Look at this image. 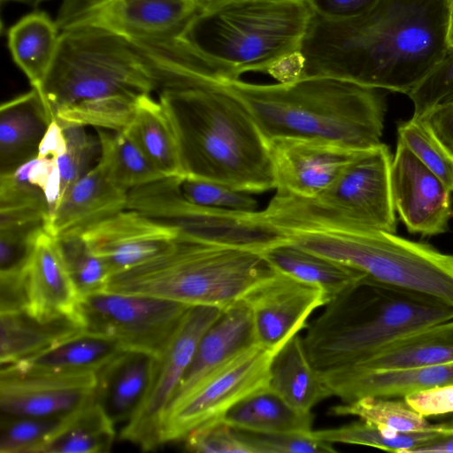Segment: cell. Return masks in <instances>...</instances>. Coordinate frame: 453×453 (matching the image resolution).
I'll return each instance as SVG.
<instances>
[{
	"label": "cell",
	"instance_id": "cell-22",
	"mask_svg": "<svg viewBox=\"0 0 453 453\" xmlns=\"http://www.w3.org/2000/svg\"><path fill=\"white\" fill-rule=\"evenodd\" d=\"M127 194L110 180L97 161L64 194L50 215L45 230L55 238L81 234L88 227L127 209Z\"/></svg>",
	"mask_w": 453,
	"mask_h": 453
},
{
	"label": "cell",
	"instance_id": "cell-25",
	"mask_svg": "<svg viewBox=\"0 0 453 453\" xmlns=\"http://www.w3.org/2000/svg\"><path fill=\"white\" fill-rule=\"evenodd\" d=\"M53 117L40 92L30 91L0 107V175L37 157Z\"/></svg>",
	"mask_w": 453,
	"mask_h": 453
},
{
	"label": "cell",
	"instance_id": "cell-2",
	"mask_svg": "<svg viewBox=\"0 0 453 453\" xmlns=\"http://www.w3.org/2000/svg\"><path fill=\"white\" fill-rule=\"evenodd\" d=\"M222 76L218 64L183 38L143 42L104 29L80 27L60 32L42 96L53 116L58 109L84 100L136 98L163 88L214 84Z\"/></svg>",
	"mask_w": 453,
	"mask_h": 453
},
{
	"label": "cell",
	"instance_id": "cell-19",
	"mask_svg": "<svg viewBox=\"0 0 453 453\" xmlns=\"http://www.w3.org/2000/svg\"><path fill=\"white\" fill-rule=\"evenodd\" d=\"M179 229L135 210L125 209L81 233L110 275L139 265L169 248Z\"/></svg>",
	"mask_w": 453,
	"mask_h": 453
},
{
	"label": "cell",
	"instance_id": "cell-31",
	"mask_svg": "<svg viewBox=\"0 0 453 453\" xmlns=\"http://www.w3.org/2000/svg\"><path fill=\"white\" fill-rule=\"evenodd\" d=\"M221 418L235 429L263 433L311 432L313 415L296 410L268 387L242 399Z\"/></svg>",
	"mask_w": 453,
	"mask_h": 453
},
{
	"label": "cell",
	"instance_id": "cell-14",
	"mask_svg": "<svg viewBox=\"0 0 453 453\" xmlns=\"http://www.w3.org/2000/svg\"><path fill=\"white\" fill-rule=\"evenodd\" d=\"M223 309L192 306L159 359L157 373L145 399L122 428L120 439L152 450L161 443V424L185 372L190 365L197 345Z\"/></svg>",
	"mask_w": 453,
	"mask_h": 453
},
{
	"label": "cell",
	"instance_id": "cell-48",
	"mask_svg": "<svg viewBox=\"0 0 453 453\" xmlns=\"http://www.w3.org/2000/svg\"><path fill=\"white\" fill-rule=\"evenodd\" d=\"M380 0H307L314 15L326 19H343L371 9Z\"/></svg>",
	"mask_w": 453,
	"mask_h": 453
},
{
	"label": "cell",
	"instance_id": "cell-45",
	"mask_svg": "<svg viewBox=\"0 0 453 453\" xmlns=\"http://www.w3.org/2000/svg\"><path fill=\"white\" fill-rule=\"evenodd\" d=\"M408 96L414 106L413 115L421 117L435 105L453 102V49L412 89Z\"/></svg>",
	"mask_w": 453,
	"mask_h": 453
},
{
	"label": "cell",
	"instance_id": "cell-52",
	"mask_svg": "<svg viewBox=\"0 0 453 453\" xmlns=\"http://www.w3.org/2000/svg\"><path fill=\"white\" fill-rule=\"evenodd\" d=\"M448 42L449 48L453 49V0L450 2L448 21Z\"/></svg>",
	"mask_w": 453,
	"mask_h": 453
},
{
	"label": "cell",
	"instance_id": "cell-33",
	"mask_svg": "<svg viewBox=\"0 0 453 453\" xmlns=\"http://www.w3.org/2000/svg\"><path fill=\"white\" fill-rule=\"evenodd\" d=\"M125 130L165 177L183 174L173 127L160 103L150 95L139 97L133 121Z\"/></svg>",
	"mask_w": 453,
	"mask_h": 453
},
{
	"label": "cell",
	"instance_id": "cell-51",
	"mask_svg": "<svg viewBox=\"0 0 453 453\" xmlns=\"http://www.w3.org/2000/svg\"><path fill=\"white\" fill-rule=\"evenodd\" d=\"M453 453V424H440L438 434L413 453Z\"/></svg>",
	"mask_w": 453,
	"mask_h": 453
},
{
	"label": "cell",
	"instance_id": "cell-39",
	"mask_svg": "<svg viewBox=\"0 0 453 453\" xmlns=\"http://www.w3.org/2000/svg\"><path fill=\"white\" fill-rule=\"evenodd\" d=\"M397 140L453 192V156L420 117L398 122Z\"/></svg>",
	"mask_w": 453,
	"mask_h": 453
},
{
	"label": "cell",
	"instance_id": "cell-16",
	"mask_svg": "<svg viewBox=\"0 0 453 453\" xmlns=\"http://www.w3.org/2000/svg\"><path fill=\"white\" fill-rule=\"evenodd\" d=\"M248 304L257 344L277 352L307 327V320L328 299L319 288L275 272L242 299Z\"/></svg>",
	"mask_w": 453,
	"mask_h": 453
},
{
	"label": "cell",
	"instance_id": "cell-46",
	"mask_svg": "<svg viewBox=\"0 0 453 453\" xmlns=\"http://www.w3.org/2000/svg\"><path fill=\"white\" fill-rule=\"evenodd\" d=\"M185 439L186 449L200 453H251L236 429L221 418L207 421L189 432Z\"/></svg>",
	"mask_w": 453,
	"mask_h": 453
},
{
	"label": "cell",
	"instance_id": "cell-32",
	"mask_svg": "<svg viewBox=\"0 0 453 453\" xmlns=\"http://www.w3.org/2000/svg\"><path fill=\"white\" fill-rule=\"evenodd\" d=\"M122 348L115 340L82 332L12 365L19 370L49 372L98 371Z\"/></svg>",
	"mask_w": 453,
	"mask_h": 453
},
{
	"label": "cell",
	"instance_id": "cell-27",
	"mask_svg": "<svg viewBox=\"0 0 453 453\" xmlns=\"http://www.w3.org/2000/svg\"><path fill=\"white\" fill-rule=\"evenodd\" d=\"M268 388L292 407L305 412L333 395L311 365L299 334L293 336L274 353Z\"/></svg>",
	"mask_w": 453,
	"mask_h": 453
},
{
	"label": "cell",
	"instance_id": "cell-7",
	"mask_svg": "<svg viewBox=\"0 0 453 453\" xmlns=\"http://www.w3.org/2000/svg\"><path fill=\"white\" fill-rule=\"evenodd\" d=\"M313 15L307 0H237L200 12L183 39L238 77L259 72L291 81Z\"/></svg>",
	"mask_w": 453,
	"mask_h": 453
},
{
	"label": "cell",
	"instance_id": "cell-37",
	"mask_svg": "<svg viewBox=\"0 0 453 453\" xmlns=\"http://www.w3.org/2000/svg\"><path fill=\"white\" fill-rule=\"evenodd\" d=\"M334 416H356L366 422L400 433L423 432L431 429L425 416L411 408L404 398L365 396L350 403L332 407Z\"/></svg>",
	"mask_w": 453,
	"mask_h": 453
},
{
	"label": "cell",
	"instance_id": "cell-10",
	"mask_svg": "<svg viewBox=\"0 0 453 453\" xmlns=\"http://www.w3.org/2000/svg\"><path fill=\"white\" fill-rule=\"evenodd\" d=\"M191 307L158 297L99 290L81 296L75 314L85 332L111 338L124 350L160 359Z\"/></svg>",
	"mask_w": 453,
	"mask_h": 453
},
{
	"label": "cell",
	"instance_id": "cell-5",
	"mask_svg": "<svg viewBox=\"0 0 453 453\" xmlns=\"http://www.w3.org/2000/svg\"><path fill=\"white\" fill-rule=\"evenodd\" d=\"M222 86L243 104L266 141L317 139L357 151L381 142L387 111L381 89L328 77L272 84L238 79Z\"/></svg>",
	"mask_w": 453,
	"mask_h": 453
},
{
	"label": "cell",
	"instance_id": "cell-6",
	"mask_svg": "<svg viewBox=\"0 0 453 453\" xmlns=\"http://www.w3.org/2000/svg\"><path fill=\"white\" fill-rule=\"evenodd\" d=\"M453 319V307L366 277L330 299L303 344L319 374L352 367L393 342Z\"/></svg>",
	"mask_w": 453,
	"mask_h": 453
},
{
	"label": "cell",
	"instance_id": "cell-49",
	"mask_svg": "<svg viewBox=\"0 0 453 453\" xmlns=\"http://www.w3.org/2000/svg\"><path fill=\"white\" fill-rule=\"evenodd\" d=\"M420 118L453 156V102L435 105Z\"/></svg>",
	"mask_w": 453,
	"mask_h": 453
},
{
	"label": "cell",
	"instance_id": "cell-34",
	"mask_svg": "<svg viewBox=\"0 0 453 453\" xmlns=\"http://www.w3.org/2000/svg\"><path fill=\"white\" fill-rule=\"evenodd\" d=\"M114 422L96 395L62 422L40 453H105L115 439Z\"/></svg>",
	"mask_w": 453,
	"mask_h": 453
},
{
	"label": "cell",
	"instance_id": "cell-13",
	"mask_svg": "<svg viewBox=\"0 0 453 453\" xmlns=\"http://www.w3.org/2000/svg\"><path fill=\"white\" fill-rule=\"evenodd\" d=\"M392 159L390 149L382 142L360 151L336 180L311 200L353 224L396 233Z\"/></svg>",
	"mask_w": 453,
	"mask_h": 453
},
{
	"label": "cell",
	"instance_id": "cell-15",
	"mask_svg": "<svg viewBox=\"0 0 453 453\" xmlns=\"http://www.w3.org/2000/svg\"><path fill=\"white\" fill-rule=\"evenodd\" d=\"M96 371L49 372L2 365L0 409L9 416L63 418L96 395Z\"/></svg>",
	"mask_w": 453,
	"mask_h": 453
},
{
	"label": "cell",
	"instance_id": "cell-18",
	"mask_svg": "<svg viewBox=\"0 0 453 453\" xmlns=\"http://www.w3.org/2000/svg\"><path fill=\"white\" fill-rule=\"evenodd\" d=\"M267 143L274 189L310 199L327 188L362 151L307 138H274Z\"/></svg>",
	"mask_w": 453,
	"mask_h": 453
},
{
	"label": "cell",
	"instance_id": "cell-28",
	"mask_svg": "<svg viewBox=\"0 0 453 453\" xmlns=\"http://www.w3.org/2000/svg\"><path fill=\"white\" fill-rule=\"evenodd\" d=\"M451 360H453V319L403 336L347 369L357 371L411 369Z\"/></svg>",
	"mask_w": 453,
	"mask_h": 453
},
{
	"label": "cell",
	"instance_id": "cell-26",
	"mask_svg": "<svg viewBox=\"0 0 453 453\" xmlns=\"http://www.w3.org/2000/svg\"><path fill=\"white\" fill-rule=\"evenodd\" d=\"M84 332L76 314L40 320L26 311L0 313V363L13 364Z\"/></svg>",
	"mask_w": 453,
	"mask_h": 453
},
{
	"label": "cell",
	"instance_id": "cell-8",
	"mask_svg": "<svg viewBox=\"0 0 453 453\" xmlns=\"http://www.w3.org/2000/svg\"><path fill=\"white\" fill-rule=\"evenodd\" d=\"M274 273L259 251L207 242L179 229L169 248L110 275L103 290L225 309Z\"/></svg>",
	"mask_w": 453,
	"mask_h": 453
},
{
	"label": "cell",
	"instance_id": "cell-4",
	"mask_svg": "<svg viewBox=\"0 0 453 453\" xmlns=\"http://www.w3.org/2000/svg\"><path fill=\"white\" fill-rule=\"evenodd\" d=\"M157 93L177 140L182 175L250 194L275 188L266 139L243 104L222 85Z\"/></svg>",
	"mask_w": 453,
	"mask_h": 453
},
{
	"label": "cell",
	"instance_id": "cell-41",
	"mask_svg": "<svg viewBox=\"0 0 453 453\" xmlns=\"http://www.w3.org/2000/svg\"><path fill=\"white\" fill-rule=\"evenodd\" d=\"M57 240L81 296L103 290L110 272L104 261L89 250L81 234H66Z\"/></svg>",
	"mask_w": 453,
	"mask_h": 453
},
{
	"label": "cell",
	"instance_id": "cell-9",
	"mask_svg": "<svg viewBox=\"0 0 453 453\" xmlns=\"http://www.w3.org/2000/svg\"><path fill=\"white\" fill-rule=\"evenodd\" d=\"M177 177H165L131 189L127 208L214 243L261 252L287 241L261 211L211 208L187 201L180 192Z\"/></svg>",
	"mask_w": 453,
	"mask_h": 453
},
{
	"label": "cell",
	"instance_id": "cell-17",
	"mask_svg": "<svg viewBox=\"0 0 453 453\" xmlns=\"http://www.w3.org/2000/svg\"><path fill=\"white\" fill-rule=\"evenodd\" d=\"M391 192L409 233L434 236L449 231L452 192L399 140L391 164Z\"/></svg>",
	"mask_w": 453,
	"mask_h": 453
},
{
	"label": "cell",
	"instance_id": "cell-44",
	"mask_svg": "<svg viewBox=\"0 0 453 453\" xmlns=\"http://www.w3.org/2000/svg\"><path fill=\"white\" fill-rule=\"evenodd\" d=\"M235 429V428H234ZM251 453H330L333 443L319 439L313 431L307 433L263 434L236 429Z\"/></svg>",
	"mask_w": 453,
	"mask_h": 453
},
{
	"label": "cell",
	"instance_id": "cell-30",
	"mask_svg": "<svg viewBox=\"0 0 453 453\" xmlns=\"http://www.w3.org/2000/svg\"><path fill=\"white\" fill-rule=\"evenodd\" d=\"M59 37L57 22L42 11L22 17L8 32V46L14 62L41 95L55 59Z\"/></svg>",
	"mask_w": 453,
	"mask_h": 453
},
{
	"label": "cell",
	"instance_id": "cell-21",
	"mask_svg": "<svg viewBox=\"0 0 453 453\" xmlns=\"http://www.w3.org/2000/svg\"><path fill=\"white\" fill-rule=\"evenodd\" d=\"M255 345L257 344L251 314L245 301L240 300L223 309L202 336L165 411L203 379Z\"/></svg>",
	"mask_w": 453,
	"mask_h": 453
},
{
	"label": "cell",
	"instance_id": "cell-50",
	"mask_svg": "<svg viewBox=\"0 0 453 453\" xmlns=\"http://www.w3.org/2000/svg\"><path fill=\"white\" fill-rule=\"evenodd\" d=\"M66 149V140L62 126L53 119L41 142L37 157L58 159Z\"/></svg>",
	"mask_w": 453,
	"mask_h": 453
},
{
	"label": "cell",
	"instance_id": "cell-43",
	"mask_svg": "<svg viewBox=\"0 0 453 453\" xmlns=\"http://www.w3.org/2000/svg\"><path fill=\"white\" fill-rule=\"evenodd\" d=\"M177 178L180 194L192 203L240 211H257V202L250 193L193 176L180 175Z\"/></svg>",
	"mask_w": 453,
	"mask_h": 453
},
{
	"label": "cell",
	"instance_id": "cell-23",
	"mask_svg": "<svg viewBox=\"0 0 453 453\" xmlns=\"http://www.w3.org/2000/svg\"><path fill=\"white\" fill-rule=\"evenodd\" d=\"M320 376L332 395L343 403L365 396L404 398L416 391L453 385V360L411 369H345Z\"/></svg>",
	"mask_w": 453,
	"mask_h": 453
},
{
	"label": "cell",
	"instance_id": "cell-3",
	"mask_svg": "<svg viewBox=\"0 0 453 453\" xmlns=\"http://www.w3.org/2000/svg\"><path fill=\"white\" fill-rule=\"evenodd\" d=\"M277 224L296 247L453 307V255L427 242L353 224L301 197L287 202Z\"/></svg>",
	"mask_w": 453,
	"mask_h": 453
},
{
	"label": "cell",
	"instance_id": "cell-54",
	"mask_svg": "<svg viewBox=\"0 0 453 453\" xmlns=\"http://www.w3.org/2000/svg\"><path fill=\"white\" fill-rule=\"evenodd\" d=\"M45 1H48V0H1L2 3L15 2V3L29 4L32 6H37Z\"/></svg>",
	"mask_w": 453,
	"mask_h": 453
},
{
	"label": "cell",
	"instance_id": "cell-53",
	"mask_svg": "<svg viewBox=\"0 0 453 453\" xmlns=\"http://www.w3.org/2000/svg\"><path fill=\"white\" fill-rule=\"evenodd\" d=\"M234 1H237V0H203V4H204L203 11L214 9V8H217L223 4H228L231 2H234Z\"/></svg>",
	"mask_w": 453,
	"mask_h": 453
},
{
	"label": "cell",
	"instance_id": "cell-35",
	"mask_svg": "<svg viewBox=\"0 0 453 453\" xmlns=\"http://www.w3.org/2000/svg\"><path fill=\"white\" fill-rule=\"evenodd\" d=\"M96 130L100 142L97 161L117 187L128 192L165 178L127 131Z\"/></svg>",
	"mask_w": 453,
	"mask_h": 453
},
{
	"label": "cell",
	"instance_id": "cell-36",
	"mask_svg": "<svg viewBox=\"0 0 453 453\" xmlns=\"http://www.w3.org/2000/svg\"><path fill=\"white\" fill-rule=\"evenodd\" d=\"M439 428L440 424L427 431L400 433L360 419L336 428L313 431V434L333 444H356L397 453H413L418 446L434 438Z\"/></svg>",
	"mask_w": 453,
	"mask_h": 453
},
{
	"label": "cell",
	"instance_id": "cell-47",
	"mask_svg": "<svg viewBox=\"0 0 453 453\" xmlns=\"http://www.w3.org/2000/svg\"><path fill=\"white\" fill-rule=\"evenodd\" d=\"M404 399L426 418L453 413V385L416 391Z\"/></svg>",
	"mask_w": 453,
	"mask_h": 453
},
{
	"label": "cell",
	"instance_id": "cell-12",
	"mask_svg": "<svg viewBox=\"0 0 453 453\" xmlns=\"http://www.w3.org/2000/svg\"><path fill=\"white\" fill-rule=\"evenodd\" d=\"M273 355L255 345L200 381L164 414L161 443L184 439L196 427L221 418L242 399L267 388Z\"/></svg>",
	"mask_w": 453,
	"mask_h": 453
},
{
	"label": "cell",
	"instance_id": "cell-24",
	"mask_svg": "<svg viewBox=\"0 0 453 453\" xmlns=\"http://www.w3.org/2000/svg\"><path fill=\"white\" fill-rule=\"evenodd\" d=\"M159 359L136 350H122L97 372L96 398L114 424L128 421L154 381Z\"/></svg>",
	"mask_w": 453,
	"mask_h": 453
},
{
	"label": "cell",
	"instance_id": "cell-20",
	"mask_svg": "<svg viewBox=\"0 0 453 453\" xmlns=\"http://www.w3.org/2000/svg\"><path fill=\"white\" fill-rule=\"evenodd\" d=\"M22 273L29 315L50 320L75 314L81 295L57 238L45 228L37 234Z\"/></svg>",
	"mask_w": 453,
	"mask_h": 453
},
{
	"label": "cell",
	"instance_id": "cell-40",
	"mask_svg": "<svg viewBox=\"0 0 453 453\" xmlns=\"http://www.w3.org/2000/svg\"><path fill=\"white\" fill-rule=\"evenodd\" d=\"M62 419L2 414L0 453H40Z\"/></svg>",
	"mask_w": 453,
	"mask_h": 453
},
{
	"label": "cell",
	"instance_id": "cell-29",
	"mask_svg": "<svg viewBox=\"0 0 453 453\" xmlns=\"http://www.w3.org/2000/svg\"><path fill=\"white\" fill-rule=\"evenodd\" d=\"M261 253L275 272L320 288L328 301L365 277L359 271L303 250L288 241L273 245Z\"/></svg>",
	"mask_w": 453,
	"mask_h": 453
},
{
	"label": "cell",
	"instance_id": "cell-11",
	"mask_svg": "<svg viewBox=\"0 0 453 453\" xmlns=\"http://www.w3.org/2000/svg\"><path fill=\"white\" fill-rule=\"evenodd\" d=\"M203 0H63L59 31L80 27L107 30L143 42L183 38Z\"/></svg>",
	"mask_w": 453,
	"mask_h": 453
},
{
	"label": "cell",
	"instance_id": "cell-38",
	"mask_svg": "<svg viewBox=\"0 0 453 453\" xmlns=\"http://www.w3.org/2000/svg\"><path fill=\"white\" fill-rule=\"evenodd\" d=\"M139 97L113 96L84 100L58 109L54 119L62 124L120 132L133 121Z\"/></svg>",
	"mask_w": 453,
	"mask_h": 453
},
{
	"label": "cell",
	"instance_id": "cell-42",
	"mask_svg": "<svg viewBox=\"0 0 453 453\" xmlns=\"http://www.w3.org/2000/svg\"><path fill=\"white\" fill-rule=\"evenodd\" d=\"M59 124L66 140L65 151L57 159L60 176V201L67 189L92 168L93 160L97 154L100 155V142L98 137L95 138L88 134L84 126Z\"/></svg>",
	"mask_w": 453,
	"mask_h": 453
},
{
	"label": "cell",
	"instance_id": "cell-1",
	"mask_svg": "<svg viewBox=\"0 0 453 453\" xmlns=\"http://www.w3.org/2000/svg\"><path fill=\"white\" fill-rule=\"evenodd\" d=\"M451 0H380L349 19L313 15L299 75L407 94L444 58Z\"/></svg>",
	"mask_w": 453,
	"mask_h": 453
}]
</instances>
